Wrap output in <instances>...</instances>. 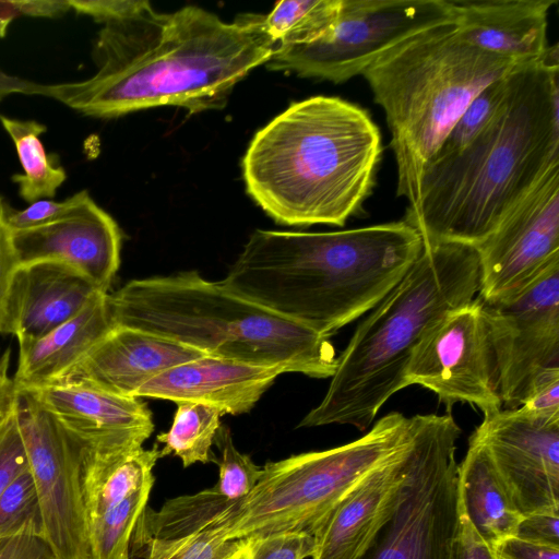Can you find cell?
Wrapping results in <instances>:
<instances>
[{
	"label": "cell",
	"instance_id": "obj_20",
	"mask_svg": "<svg viewBox=\"0 0 559 559\" xmlns=\"http://www.w3.org/2000/svg\"><path fill=\"white\" fill-rule=\"evenodd\" d=\"M100 292L86 276L53 260L20 265L13 274L1 333L19 343L41 337L68 321Z\"/></svg>",
	"mask_w": 559,
	"mask_h": 559
},
{
	"label": "cell",
	"instance_id": "obj_44",
	"mask_svg": "<svg viewBox=\"0 0 559 559\" xmlns=\"http://www.w3.org/2000/svg\"><path fill=\"white\" fill-rule=\"evenodd\" d=\"M19 15H28L34 17H57L63 15L71 9L68 1L56 0H25L13 1Z\"/></svg>",
	"mask_w": 559,
	"mask_h": 559
},
{
	"label": "cell",
	"instance_id": "obj_8",
	"mask_svg": "<svg viewBox=\"0 0 559 559\" xmlns=\"http://www.w3.org/2000/svg\"><path fill=\"white\" fill-rule=\"evenodd\" d=\"M409 432V418L391 412L352 442L267 462L251 492L228 502L210 528L226 539L284 532L313 536L358 483L407 443Z\"/></svg>",
	"mask_w": 559,
	"mask_h": 559
},
{
	"label": "cell",
	"instance_id": "obj_1",
	"mask_svg": "<svg viewBox=\"0 0 559 559\" xmlns=\"http://www.w3.org/2000/svg\"><path fill=\"white\" fill-rule=\"evenodd\" d=\"M275 48L263 15L245 14L226 23L197 5L159 13L150 3L100 28L94 75L45 85L44 96L96 118L160 106L191 114L222 109L235 85L266 63Z\"/></svg>",
	"mask_w": 559,
	"mask_h": 559
},
{
	"label": "cell",
	"instance_id": "obj_10",
	"mask_svg": "<svg viewBox=\"0 0 559 559\" xmlns=\"http://www.w3.org/2000/svg\"><path fill=\"white\" fill-rule=\"evenodd\" d=\"M455 21L449 0H341L336 23L323 38L276 47L266 67L338 84L371 66L412 35Z\"/></svg>",
	"mask_w": 559,
	"mask_h": 559
},
{
	"label": "cell",
	"instance_id": "obj_6",
	"mask_svg": "<svg viewBox=\"0 0 559 559\" xmlns=\"http://www.w3.org/2000/svg\"><path fill=\"white\" fill-rule=\"evenodd\" d=\"M115 326L155 334L207 356L331 378L329 337L287 320L197 271L132 280L107 295Z\"/></svg>",
	"mask_w": 559,
	"mask_h": 559
},
{
	"label": "cell",
	"instance_id": "obj_21",
	"mask_svg": "<svg viewBox=\"0 0 559 559\" xmlns=\"http://www.w3.org/2000/svg\"><path fill=\"white\" fill-rule=\"evenodd\" d=\"M285 372L282 367L205 355L152 378L134 397L201 403L221 409L224 415H240L251 411L276 378Z\"/></svg>",
	"mask_w": 559,
	"mask_h": 559
},
{
	"label": "cell",
	"instance_id": "obj_29",
	"mask_svg": "<svg viewBox=\"0 0 559 559\" xmlns=\"http://www.w3.org/2000/svg\"><path fill=\"white\" fill-rule=\"evenodd\" d=\"M239 545L240 539H226L213 528L131 542V548L140 559H228Z\"/></svg>",
	"mask_w": 559,
	"mask_h": 559
},
{
	"label": "cell",
	"instance_id": "obj_27",
	"mask_svg": "<svg viewBox=\"0 0 559 559\" xmlns=\"http://www.w3.org/2000/svg\"><path fill=\"white\" fill-rule=\"evenodd\" d=\"M168 431L157 435L158 443H164L160 456L175 455L183 467L195 463L216 462L211 448L224 413L206 404L180 402Z\"/></svg>",
	"mask_w": 559,
	"mask_h": 559
},
{
	"label": "cell",
	"instance_id": "obj_43",
	"mask_svg": "<svg viewBox=\"0 0 559 559\" xmlns=\"http://www.w3.org/2000/svg\"><path fill=\"white\" fill-rule=\"evenodd\" d=\"M9 354L0 358V424L15 409L19 400V391L13 379L8 376Z\"/></svg>",
	"mask_w": 559,
	"mask_h": 559
},
{
	"label": "cell",
	"instance_id": "obj_24",
	"mask_svg": "<svg viewBox=\"0 0 559 559\" xmlns=\"http://www.w3.org/2000/svg\"><path fill=\"white\" fill-rule=\"evenodd\" d=\"M457 504L479 537L496 547L515 536L522 514L496 471L487 451L469 437L468 449L457 465Z\"/></svg>",
	"mask_w": 559,
	"mask_h": 559
},
{
	"label": "cell",
	"instance_id": "obj_3",
	"mask_svg": "<svg viewBox=\"0 0 559 559\" xmlns=\"http://www.w3.org/2000/svg\"><path fill=\"white\" fill-rule=\"evenodd\" d=\"M423 248L404 219L324 233L255 229L221 284L330 337L372 310Z\"/></svg>",
	"mask_w": 559,
	"mask_h": 559
},
{
	"label": "cell",
	"instance_id": "obj_12",
	"mask_svg": "<svg viewBox=\"0 0 559 559\" xmlns=\"http://www.w3.org/2000/svg\"><path fill=\"white\" fill-rule=\"evenodd\" d=\"M16 418L37 492L43 537L58 559H87L81 447L27 392L19 391Z\"/></svg>",
	"mask_w": 559,
	"mask_h": 559
},
{
	"label": "cell",
	"instance_id": "obj_23",
	"mask_svg": "<svg viewBox=\"0 0 559 559\" xmlns=\"http://www.w3.org/2000/svg\"><path fill=\"white\" fill-rule=\"evenodd\" d=\"M107 295L96 294L68 321L39 338L19 343L13 378L17 391L52 383L115 328Z\"/></svg>",
	"mask_w": 559,
	"mask_h": 559
},
{
	"label": "cell",
	"instance_id": "obj_2",
	"mask_svg": "<svg viewBox=\"0 0 559 559\" xmlns=\"http://www.w3.org/2000/svg\"><path fill=\"white\" fill-rule=\"evenodd\" d=\"M558 45L514 66L502 105L461 152L431 160L404 221L424 245L477 248L550 169L559 166Z\"/></svg>",
	"mask_w": 559,
	"mask_h": 559
},
{
	"label": "cell",
	"instance_id": "obj_36",
	"mask_svg": "<svg viewBox=\"0 0 559 559\" xmlns=\"http://www.w3.org/2000/svg\"><path fill=\"white\" fill-rule=\"evenodd\" d=\"M0 559H58L41 533L34 528L0 536Z\"/></svg>",
	"mask_w": 559,
	"mask_h": 559
},
{
	"label": "cell",
	"instance_id": "obj_40",
	"mask_svg": "<svg viewBox=\"0 0 559 559\" xmlns=\"http://www.w3.org/2000/svg\"><path fill=\"white\" fill-rule=\"evenodd\" d=\"M515 536L531 542L559 546V513L538 512L522 516Z\"/></svg>",
	"mask_w": 559,
	"mask_h": 559
},
{
	"label": "cell",
	"instance_id": "obj_22",
	"mask_svg": "<svg viewBox=\"0 0 559 559\" xmlns=\"http://www.w3.org/2000/svg\"><path fill=\"white\" fill-rule=\"evenodd\" d=\"M455 23L473 45L518 63L549 50L548 13L557 0H449Z\"/></svg>",
	"mask_w": 559,
	"mask_h": 559
},
{
	"label": "cell",
	"instance_id": "obj_38",
	"mask_svg": "<svg viewBox=\"0 0 559 559\" xmlns=\"http://www.w3.org/2000/svg\"><path fill=\"white\" fill-rule=\"evenodd\" d=\"M449 559H498L496 549L484 542L469 521L460 514L456 535L451 544Z\"/></svg>",
	"mask_w": 559,
	"mask_h": 559
},
{
	"label": "cell",
	"instance_id": "obj_35",
	"mask_svg": "<svg viewBox=\"0 0 559 559\" xmlns=\"http://www.w3.org/2000/svg\"><path fill=\"white\" fill-rule=\"evenodd\" d=\"M26 471L28 463L15 409L0 424V495Z\"/></svg>",
	"mask_w": 559,
	"mask_h": 559
},
{
	"label": "cell",
	"instance_id": "obj_19",
	"mask_svg": "<svg viewBox=\"0 0 559 559\" xmlns=\"http://www.w3.org/2000/svg\"><path fill=\"white\" fill-rule=\"evenodd\" d=\"M202 356L205 354L181 343L115 326L52 383L79 384L134 397L152 378Z\"/></svg>",
	"mask_w": 559,
	"mask_h": 559
},
{
	"label": "cell",
	"instance_id": "obj_25",
	"mask_svg": "<svg viewBox=\"0 0 559 559\" xmlns=\"http://www.w3.org/2000/svg\"><path fill=\"white\" fill-rule=\"evenodd\" d=\"M160 449L98 453L81 449V487L86 525L117 509L127 498L154 485Z\"/></svg>",
	"mask_w": 559,
	"mask_h": 559
},
{
	"label": "cell",
	"instance_id": "obj_14",
	"mask_svg": "<svg viewBox=\"0 0 559 559\" xmlns=\"http://www.w3.org/2000/svg\"><path fill=\"white\" fill-rule=\"evenodd\" d=\"M478 297L496 301L518 294L559 262V166L547 171L475 248Z\"/></svg>",
	"mask_w": 559,
	"mask_h": 559
},
{
	"label": "cell",
	"instance_id": "obj_18",
	"mask_svg": "<svg viewBox=\"0 0 559 559\" xmlns=\"http://www.w3.org/2000/svg\"><path fill=\"white\" fill-rule=\"evenodd\" d=\"M413 457L411 427L407 443L358 483L322 522L313 534L311 559H360L396 510Z\"/></svg>",
	"mask_w": 559,
	"mask_h": 559
},
{
	"label": "cell",
	"instance_id": "obj_47",
	"mask_svg": "<svg viewBox=\"0 0 559 559\" xmlns=\"http://www.w3.org/2000/svg\"><path fill=\"white\" fill-rule=\"evenodd\" d=\"M2 99V97L0 96V100Z\"/></svg>",
	"mask_w": 559,
	"mask_h": 559
},
{
	"label": "cell",
	"instance_id": "obj_33",
	"mask_svg": "<svg viewBox=\"0 0 559 559\" xmlns=\"http://www.w3.org/2000/svg\"><path fill=\"white\" fill-rule=\"evenodd\" d=\"M314 549L313 536L305 533H271L240 539L228 559H306Z\"/></svg>",
	"mask_w": 559,
	"mask_h": 559
},
{
	"label": "cell",
	"instance_id": "obj_46",
	"mask_svg": "<svg viewBox=\"0 0 559 559\" xmlns=\"http://www.w3.org/2000/svg\"><path fill=\"white\" fill-rule=\"evenodd\" d=\"M19 16L13 1H0V37L5 35L11 21Z\"/></svg>",
	"mask_w": 559,
	"mask_h": 559
},
{
	"label": "cell",
	"instance_id": "obj_11",
	"mask_svg": "<svg viewBox=\"0 0 559 559\" xmlns=\"http://www.w3.org/2000/svg\"><path fill=\"white\" fill-rule=\"evenodd\" d=\"M488 326L506 409L559 380V262L508 298L476 296Z\"/></svg>",
	"mask_w": 559,
	"mask_h": 559
},
{
	"label": "cell",
	"instance_id": "obj_7",
	"mask_svg": "<svg viewBox=\"0 0 559 559\" xmlns=\"http://www.w3.org/2000/svg\"><path fill=\"white\" fill-rule=\"evenodd\" d=\"M515 64L469 43L453 21L412 35L364 71L390 130L396 194L408 205L416 201L426 166L466 106Z\"/></svg>",
	"mask_w": 559,
	"mask_h": 559
},
{
	"label": "cell",
	"instance_id": "obj_41",
	"mask_svg": "<svg viewBox=\"0 0 559 559\" xmlns=\"http://www.w3.org/2000/svg\"><path fill=\"white\" fill-rule=\"evenodd\" d=\"M498 559H559V546L509 537L496 547Z\"/></svg>",
	"mask_w": 559,
	"mask_h": 559
},
{
	"label": "cell",
	"instance_id": "obj_31",
	"mask_svg": "<svg viewBox=\"0 0 559 559\" xmlns=\"http://www.w3.org/2000/svg\"><path fill=\"white\" fill-rule=\"evenodd\" d=\"M214 443L221 456L215 462L219 473L218 480L213 487L227 501H238L254 488L262 475V467L258 466L249 455L237 450L227 426L221 425Z\"/></svg>",
	"mask_w": 559,
	"mask_h": 559
},
{
	"label": "cell",
	"instance_id": "obj_37",
	"mask_svg": "<svg viewBox=\"0 0 559 559\" xmlns=\"http://www.w3.org/2000/svg\"><path fill=\"white\" fill-rule=\"evenodd\" d=\"M72 10L108 24L132 17L145 9L146 0H69Z\"/></svg>",
	"mask_w": 559,
	"mask_h": 559
},
{
	"label": "cell",
	"instance_id": "obj_15",
	"mask_svg": "<svg viewBox=\"0 0 559 559\" xmlns=\"http://www.w3.org/2000/svg\"><path fill=\"white\" fill-rule=\"evenodd\" d=\"M471 437L487 451L523 516L559 513V419L501 408L484 415Z\"/></svg>",
	"mask_w": 559,
	"mask_h": 559
},
{
	"label": "cell",
	"instance_id": "obj_9",
	"mask_svg": "<svg viewBox=\"0 0 559 559\" xmlns=\"http://www.w3.org/2000/svg\"><path fill=\"white\" fill-rule=\"evenodd\" d=\"M411 418L413 465L402 498L360 559H449L456 535V441L451 413Z\"/></svg>",
	"mask_w": 559,
	"mask_h": 559
},
{
	"label": "cell",
	"instance_id": "obj_32",
	"mask_svg": "<svg viewBox=\"0 0 559 559\" xmlns=\"http://www.w3.org/2000/svg\"><path fill=\"white\" fill-rule=\"evenodd\" d=\"M24 528L41 533L39 503L29 471L15 478L0 495V536Z\"/></svg>",
	"mask_w": 559,
	"mask_h": 559
},
{
	"label": "cell",
	"instance_id": "obj_4",
	"mask_svg": "<svg viewBox=\"0 0 559 559\" xmlns=\"http://www.w3.org/2000/svg\"><path fill=\"white\" fill-rule=\"evenodd\" d=\"M382 154L368 111L334 96L293 103L261 128L242 158L251 199L276 223L344 226L376 185Z\"/></svg>",
	"mask_w": 559,
	"mask_h": 559
},
{
	"label": "cell",
	"instance_id": "obj_45",
	"mask_svg": "<svg viewBox=\"0 0 559 559\" xmlns=\"http://www.w3.org/2000/svg\"><path fill=\"white\" fill-rule=\"evenodd\" d=\"M21 93L27 95L45 94V85L20 79L0 71V96L4 97L10 94Z\"/></svg>",
	"mask_w": 559,
	"mask_h": 559
},
{
	"label": "cell",
	"instance_id": "obj_16",
	"mask_svg": "<svg viewBox=\"0 0 559 559\" xmlns=\"http://www.w3.org/2000/svg\"><path fill=\"white\" fill-rule=\"evenodd\" d=\"M24 392L50 413L82 450L133 452L143 448L154 430L151 411L136 397L64 383Z\"/></svg>",
	"mask_w": 559,
	"mask_h": 559
},
{
	"label": "cell",
	"instance_id": "obj_39",
	"mask_svg": "<svg viewBox=\"0 0 559 559\" xmlns=\"http://www.w3.org/2000/svg\"><path fill=\"white\" fill-rule=\"evenodd\" d=\"M4 202L0 199V333L5 301L14 272L20 266L12 240V231L4 221Z\"/></svg>",
	"mask_w": 559,
	"mask_h": 559
},
{
	"label": "cell",
	"instance_id": "obj_13",
	"mask_svg": "<svg viewBox=\"0 0 559 559\" xmlns=\"http://www.w3.org/2000/svg\"><path fill=\"white\" fill-rule=\"evenodd\" d=\"M407 385L433 392L448 413L467 403L484 415L501 409L498 370L488 326L477 297L438 320L415 347Z\"/></svg>",
	"mask_w": 559,
	"mask_h": 559
},
{
	"label": "cell",
	"instance_id": "obj_30",
	"mask_svg": "<svg viewBox=\"0 0 559 559\" xmlns=\"http://www.w3.org/2000/svg\"><path fill=\"white\" fill-rule=\"evenodd\" d=\"M508 74L488 84L471 100L431 160L461 152L488 124L506 98Z\"/></svg>",
	"mask_w": 559,
	"mask_h": 559
},
{
	"label": "cell",
	"instance_id": "obj_42",
	"mask_svg": "<svg viewBox=\"0 0 559 559\" xmlns=\"http://www.w3.org/2000/svg\"><path fill=\"white\" fill-rule=\"evenodd\" d=\"M520 407L536 417L559 419V380L537 390Z\"/></svg>",
	"mask_w": 559,
	"mask_h": 559
},
{
	"label": "cell",
	"instance_id": "obj_28",
	"mask_svg": "<svg viewBox=\"0 0 559 559\" xmlns=\"http://www.w3.org/2000/svg\"><path fill=\"white\" fill-rule=\"evenodd\" d=\"M340 7L341 0L280 1L263 15V27L276 47L307 45L332 31Z\"/></svg>",
	"mask_w": 559,
	"mask_h": 559
},
{
	"label": "cell",
	"instance_id": "obj_5",
	"mask_svg": "<svg viewBox=\"0 0 559 559\" xmlns=\"http://www.w3.org/2000/svg\"><path fill=\"white\" fill-rule=\"evenodd\" d=\"M478 292L475 248L424 245L407 274L357 326L337 357L325 395L298 427L369 428L383 404L408 386L406 370L424 334Z\"/></svg>",
	"mask_w": 559,
	"mask_h": 559
},
{
	"label": "cell",
	"instance_id": "obj_26",
	"mask_svg": "<svg viewBox=\"0 0 559 559\" xmlns=\"http://www.w3.org/2000/svg\"><path fill=\"white\" fill-rule=\"evenodd\" d=\"M0 122L11 138L23 173L12 176L20 197L29 204L53 198L58 188L67 179L62 166L56 164L46 153L40 135L46 126L35 120H22L0 115Z\"/></svg>",
	"mask_w": 559,
	"mask_h": 559
},
{
	"label": "cell",
	"instance_id": "obj_17",
	"mask_svg": "<svg viewBox=\"0 0 559 559\" xmlns=\"http://www.w3.org/2000/svg\"><path fill=\"white\" fill-rule=\"evenodd\" d=\"M12 240L20 265L60 261L103 293L108 292L120 265V228L91 197L56 221L12 231Z\"/></svg>",
	"mask_w": 559,
	"mask_h": 559
},
{
	"label": "cell",
	"instance_id": "obj_34",
	"mask_svg": "<svg viewBox=\"0 0 559 559\" xmlns=\"http://www.w3.org/2000/svg\"><path fill=\"white\" fill-rule=\"evenodd\" d=\"M90 197L88 192L83 190L63 201L41 199L23 210H15L4 203V221L12 231L39 226L74 211Z\"/></svg>",
	"mask_w": 559,
	"mask_h": 559
}]
</instances>
